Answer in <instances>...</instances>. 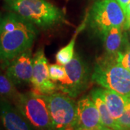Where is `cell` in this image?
Here are the masks:
<instances>
[{
  "mask_svg": "<svg viewBox=\"0 0 130 130\" xmlns=\"http://www.w3.org/2000/svg\"><path fill=\"white\" fill-rule=\"evenodd\" d=\"M37 35V27L13 12L9 11L1 16V67H4L20 54L31 48Z\"/></svg>",
  "mask_w": 130,
  "mask_h": 130,
  "instance_id": "6da1fadb",
  "label": "cell"
},
{
  "mask_svg": "<svg viewBox=\"0 0 130 130\" xmlns=\"http://www.w3.org/2000/svg\"><path fill=\"white\" fill-rule=\"evenodd\" d=\"M5 7L43 30L65 22L64 12L46 0H5Z\"/></svg>",
  "mask_w": 130,
  "mask_h": 130,
  "instance_id": "7a4b0ae2",
  "label": "cell"
},
{
  "mask_svg": "<svg viewBox=\"0 0 130 130\" xmlns=\"http://www.w3.org/2000/svg\"><path fill=\"white\" fill-rule=\"evenodd\" d=\"M87 25L95 35L102 38L113 27L129 28L124 12L116 0H96L86 14Z\"/></svg>",
  "mask_w": 130,
  "mask_h": 130,
  "instance_id": "3957f363",
  "label": "cell"
},
{
  "mask_svg": "<svg viewBox=\"0 0 130 130\" xmlns=\"http://www.w3.org/2000/svg\"><path fill=\"white\" fill-rule=\"evenodd\" d=\"M91 79L103 88L130 98V72L116 62V57L106 55L98 61Z\"/></svg>",
  "mask_w": 130,
  "mask_h": 130,
  "instance_id": "277c9868",
  "label": "cell"
},
{
  "mask_svg": "<svg viewBox=\"0 0 130 130\" xmlns=\"http://www.w3.org/2000/svg\"><path fill=\"white\" fill-rule=\"evenodd\" d=\"M12 102L34 129L53 130L46 95L18 93Z\"/></svg>",
  "mask_w": 130,
  "mask_h": 130,
  "instance_id": "5b68a950",
  "label": "cell"
},
{
  "mask_svg": "<svg viewBox=\"0 0 130 130\" xmlns=\"http://www.w3.org/2000/svg\"><path fill=\"white\" fill-rule=\"evenodd\" d=\"M53 130H75L77 103L64 93L46 95Z\"/></svg>",
  "mask_w": 130,
  "mask_h": 130,
  "instance_id": "8992f818",
  "label": "cell"
},
{
  "mask_svg": "<svg viewBox=\"0 0 130 130\" xmlns=\"http://www.w3.org/2000/svg\"><path fill=\"white\" fill-rule=\"evenodd\" d=\"M64 67L67 77L56 84L58 90L72 98L77 97L88 86V67L77 54H75L73 59Z\"/></svg>",
  "mask_w": 130,
  "mask_h": 130,
  "instance_id": "52a82bcc",
  "label": "cell"
},
{
  "mask_svg": "<svg viewBox=\"0 0 130 130\" xmlns=\"http://www.w3.org/2000/svg\"><path fill=\"white\" fill-rule=\"evenodd\" d=\"M30 84L32 91L41 95H51L58 90L56 83L50 79L48 60L43 48H40L33 56V71Z\"/></svg>",
  "mask_w": 130,
  "mask_h": 130,
  "instance_id": "ba28073f",
  "label": "cell"
},
{
  "mask_svg": "<svg viewBox=\"0 0 130 130\" xmlns=\"http://www.w3.org/2000/svg\"><path fill=\"white\" fill-rule=\"evenodd\" d=\"M2 68L16 86L30 84L33 71V56L31 48L20 54Z\"/></svg>",
  "mask_w": 130,
  "mask_h": 130,
  "instance_id": "9c48e42d",
  "label": "cell"
},
{
  "mask_svg": "<svg viewBox=\"0 0 130 130\" xmlns=\"http://www.w3.org/2000/svg\"><path fill=\"white\" fill-rule=\"evenodd\" d=\"M104 127L97 107L89 95L81 98L77 103L75 130L91 129ZM106 127V126H105Z\"/></svg>",
  "mask_w": 130,
  "mask_h": 130,
  "instance_id": "30bf717a",
  "label": "cell"
},
{
  "mask_svg": "<svg viewBox=\"0 0 130 130\" xmlns=\"http://www.w3.org/2000/svg\"><path fill=\"white\" fill-rule=\"evenodd\" d=\"M0 119L6 130L33 129L15 106L5 98H0Z\"/></svg>",
  "mask_w": 130,
  "mask_h": 130,
  "instance_id": "8fae6325",
  "label": "cell"
},
{
  "mask_svg": "<svg viewBox=\"0 0 130 130\" xmlns=\"http://www.w3.org/2000/svg\"><path fill=\"white\" fill-rule=\"evenodd\" d=\"M125 29L113 27L103 34L101 38L107 56L116 57L118 54L130 46Z\"/></svg>",
  "mask_w": 130,
  "mask_h": 130,
  "instance_id": "7c38bea8",
  "label": "cell"
},
{
  "mask_svg": "<svg viewBox=\"0 0 130 130\" xmlns=\"http://www.w3.org/2000/svg\"><path fill=\"white\" fill-rule=\"evenodd\" d=\"M100 93L111 116L117 120L124 113L127 99L126 98L112 90L99 88Z\"/></svg>",
  "mask_w": 130,
  "mask_h": 130,
  "instance_id": "4fadbf2b",
  "label": "cell"
},
{
  "mask_svg": "<svg viewBox=\"0 0 130 130\" xmlns=\"http://www.w3.org/2000/svg\"><path fill=\"white\" fill-rule=\"evenodd\" d=\"M93 101L95 104L99 114L101 116V119L102 121L103 125L108 129L113 130H121L119 126L118 125L117 121L115 120L109 113V111L107 108L106 104L103 101L102 96L100 93L99 88L93 90L90 92V95Z\"/></svg>",
  "mask_w": 130,
  "mask_h": 130,
  "instance_id": "5bb4252c",
  "label": "cell"
},
{
  "mask_svg": "<svg viewBox=\"0 0 130 130\" xmlns=\"http://www.w3.org/2000/svg\"><path fill=\"white\" fill-rule=\"evenodd\" d=\"M86 25H87V18L85 16L83 23L80 24V25L77 28L76 31L73 35L72 39L69 42V43L59 49V51L56 53V61L58 64L65 66L73 59L74 56V46H75L77 37L79 32L85 29Z\"/></svg>",
  "mask_w": 130,
  "mask_h": 130,
  "instance_id": "9a60e30c",
  "label": "cell"
},
{
  "mask_svg": "<svg viewBox=\"0 0 130 130\" xmlns=\"http://www.w3.org/2000/svg\"><path fill=\"white\" fill-rule=\"evenodd\" d=\"M3 69L0 68V98L13 100L19 93L14 85L5 74Z\"/></svg>",
  "mask_w": 130,
  "mask_h": 130,
  "instance_id": "2e32d148",
  "label": "cell"
},
{
  "mask_svg": "<svg viewBox=\"0 0 130 130\" xmlns=\"http://www.w3.org/2000/svg\"><path fill=\"white\" fill-rule=\"evenodd\" d=\"M50 79L54 83H59L67 77V72L64 66L59 64L48 65Z\"/></svg>",
  "mask_w": 130,
  "mask_h": 130,
  "instance_id": "e0dca14e",
  "label": "cell"
},
{
  "mask_svg": "<svg viewBox=\"0 0 130 130\" xmlns=\"http://www.w3.org/2000/svg\"><path fill=\"white\" fill-rule=\"evenodd\" d=\"M116 121L121 130H130V98L127 99L124 113Z\"/></svg>",
  "mask_w": 130,
  "mask_h": 130,
  "instance_id": "ac0fdd59",
  "label": "cell"
},
{
  "mask_svg": "<svg viewBox=\"0 0 130 130\" xmlns=\"http://www.w3.org/2000/svg\"><path fill=\"white\" fill-rule=\"evenodd\" d=\"M116 62L130 72V46L120 52L116 56Z\"/></svg>",
  "mask_w": 130,
  "mask_h": 130,
  "instance_id": "d6986e66",
  "label": "cell"
},
{
  "mask_svg": "<svg viewBox=\"0 0 130 130\" xmlns=\"http://www.w3.org/2000/svg\"><path fill=\"white\" fill-rule=\"evenodd\" d=\"M116 1L119 4L124 11L125 10L126 6L130 3V0H116Z\"/></svg>",
  "mask_w": 130,
  "mask_h": 130,
  "instance_id": "ffe728a7",
  "label": "cell"
},
{
  "mask_svg": "<svg viewBox=\"0 0 130 130\" xmlns=\"http://www.w3.org/2000/svg\"><path fill=\"white\" fill-rule=\"evenodd\" d=\"M124 14H125L126 15V22H127L128 20H130V3L126 6L125 10H124Z\"/></svg>",
  "mask_w": 130,
  "mask_h": 130,
  "instance_id": "44dd1931",
  "label": "cell"
},
{
  "mask_svg": "<svg viewBox=\"0 0 130 130\" xmlns=\"http://www.w3.org/2000/svg\"><path fill=\"white\" fill-rule=\"evenodd\" d=\"M83 130H113L111 129H108L107 127H101V128H95V129H83Z\"/></svg>",
  "mask_w": 130,
  "mask_h": 130,
  "instance_id": "7402d4cb",
  "label": "cell"
},
{
  "mask_svg": "<svg viewBox=\"0 0 130 130\" xmlns=\"http://www.w3.org/2000/svg\"><path fill=\"white\" fill-rule=\"evenodd\" d=\"M127 24H128V25H129L130 26V20H128V21H127Z\"/></svg>",
  "mask_w": 130,
  "mask_h": 130,
  "instance_id": "603a6c76",
  "label": "cell"
}]
</instances>
